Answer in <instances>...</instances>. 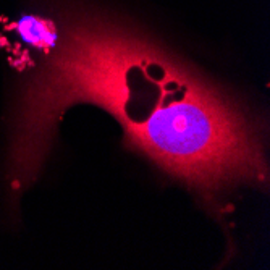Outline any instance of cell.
<instances>
[{
  "instance_id": "6da1fadb",
  "label": "cell",
  "mask_w": 270,
  "mask_h": 270,
  "mask_svg": "<svg viewBox=\"0 0 270 270\" xmlns=\"http://www.w3.org/2000/svg\"><path fill=\"white\" fill-rule=\"evenodd\" d=\"M33 84L25 109L23 168L31 180L50 152L65 110L89 102L112 113L128 131L197 73L157 46L107 28L79 26L57 46Z\"/></svg>"
},
{
  "instance_id": "7a4b0ae2",
  "label": "cell",
  "mask_w": 270,
  "mask_h": 270,
  "mask_svg": "<svg viewBox=\"0 0 270 270\" xmlns=\"http://www.w3.org/2000/svg\"><path fill=\"white\" fill-rule=\"evenodd\" d=\"M16 31L28 46L46 54H49L57 46V29L50 20H44L39 16H25L16 25Z\"/></svg>"
}]
</instances>
